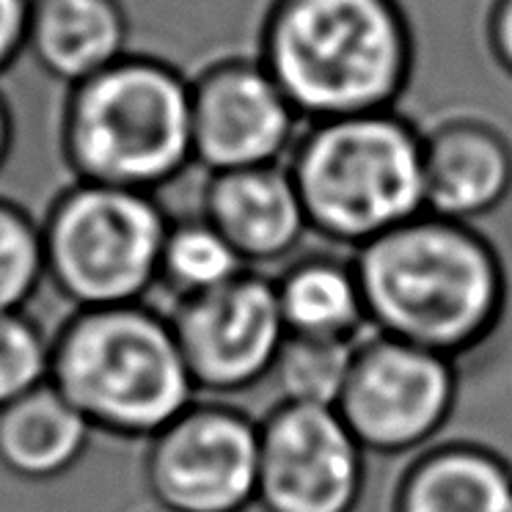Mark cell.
I'll return each mask as SVG.
<instances>
[{
	"instance_id": "obj_19",
	"label": "cell",
	"mask_w": 512,
	"mask_h": 512,
	"mask_svg": "<svg viewBox=\"0 0 512 512\" xmlns=\"http://www.w3.org/2000/svg\"><path fill=\"white\" fill-rule=\"evenodd\" d=\"M356 345L287 334L270 372V380L279 386L281 402L336 408L353 367Z\"/></svg>"
},
{
	"instance_id": "obj_4",
	"label": "cell",
	"mask_w": 512,
	"mask_h": 512,
	"mask_svg": "<svg viewBox=\"0 0 512 512\" xmlns=\"http://www.w3.org/2000/svg\"><path fill=\"white\" fill-rule=\"evenodd\" d=\"M69 177L157 190L193 163L190 78L155 56H127L69 86L61 119Z\"/></svg>"
},
{
	"instance_id": "obj_14",
	"label": "cell",
	"mask_w": 512,
	"mask_h": 512,
	"mask_svg": "<svg viewBox=\"0 0 512 512\" xmlns=\"http://www.w3.org/2000/svg\"><path fill=\"white\" fill-rule=\"evenodd\" d=\"M391 512H512V463L471 441L427 446L402 471Z\"/></svg>"
},
{
	"instance_id": "obj_12",
	"label": "cell",
	"mask_w": 512,
	"mask_h": 512,
	"mask_svg": "<svg viewBox=\"0 0 512 512\" xmlns=\"http://www.w3.org/2000/svg\"><path fill=\"white\" fill-rule=\"evenodd\" d=\"M427 212L474 223L512 193V141L479 113H446L422 130Z\"/></svg>"
},
{
	"instance_id": "obj_15",
	"label": "cell",
	"mask_w": 512,
	"mask_h": 512,
	"mask_svg": "<svg viewBox=\"0 0 512 512\" xmlns=\"http://www.w3.org/2000/svg\"><path fill=\"white\" fill-rule=\"evenodd\" d=\"M122 0H34L28 53L50 78L75 86L127 56Z\"/></svg>"
},
{
	"instance_id": "obj_21",
	"label": "cell",
	"mask_w": 512,
	"mask_h": 512,
	"mask_svg": "<svg viewBox=\"0 0 512 512\" xmlns=\"http://www.w3.org/2000/svg\"><path fill=\"white\" fill-rule=\"evenodd\" d=\"M56 342L45 334L31 314H0V408L50 380Z\"/></svg>"
},
{
	"instance_id": "obj_11",
	"label": "cell",
	"mask_w": 512,
	"mask_h": 512,
	"mask_svg": "<svg viewBox=\"0 0 512 512\" xmlns=\"http://www.w3.org/2000/svg\"><path fill=\"white\" fill-rule=\"evenodd\" d=\"M303 124L256 53L215 58L190 78L193 157L207 174L287 163Z\"/></svg>"
},
{
	"instance_id": "obj_20",
	"label": "cell",
	"mask_w": 512,
	"mask_h": 512,
	"mask_svg": "<svg viewBox=\"0 0 512 512\" xmlns=\"http://www.w3.org/2000/svg\"><path fill=\"white\" fill-rule=\"evenodd\" d=\"M47 276L45 234L34 207L0 188V314L25 309Z\"/></svg>"
},
{
	"instance_id": "obj_13",
	"label": "cell",
	"mask_w": 512,
	"mask_h": 512,
	"mask_svg": "<svg viewBox=\"0 0 512 512\" xmlns=\"http://www.w3.org/2000/svg\"><path fill=\"white\" fill-rule=\"evenodd\" d=\"M199 212L251 270L290 259L312 232L287 163L207 174Z\"/></svg>"
},
{
	"instance_id": "obj_10",
	"label": "cell",
	"mask_w": 512,
	"mask_h": 512,
	"mask_svg": "<svg viewBox=\"0 0 512 512\" xmlns=\"http://www.w3.org/2000/svg\"><path fill=\"white\" fill-rule=\"evenodd\" d=\"M367 449L336 408L279 402L259 422L256 507L265 512H356Z\"/></svg>"
},
{
	"instance_id": "obj_17",
	"label": "cell",
	"mask_w": 512,
	"mask_h": 512,
	"mask_svg": "<svg viewBox=\"0 0 512 512\" xmlns=\"http://www.w3.org/2000/svg\"><path fill=\"white\" fill-rule=\"evenodd\" d=\"M97 427L53 380L0 408V460L20 477H58L89 449Z\"/></svg>"
},
{
	"instance_id": "obj_6",
	"label": "cell",
	"mask_w": 512,
	"mask_h": 512,
	"mask_svg": "<svg viewBox=\"0 0 512 512\" xmlns=\"http://www.w3.org/2000/svg\"><path fill=\"white\" fill-rule=\"evenodd\" d=\"M171 215L157 193L72 179L42 223L47 276L80 309L144 303Z\"/></svg>"
},
{
	"instance_id": "obj_2",
	"label": "cell",
	"mask_w": 512,
	"mask_h": 512,
	"mask_svg": "<svg viewBox=\"0 0 512 512\" xmlns=\"http://www.w3.org/2000/svg\"><path fill=\"white\" fill-rule=\"evenodd\" d=\"M256 58L303 122L394 111L416 72L402 0H268Z\"/></svg>"
},
{
	"instance_id": "obj_3",
	"label": "cell",
	"mask_w": 512,
	"mask_h": 512,
	"mask_svg": "<svg viewBox=\"0 0 512 512\" xmlns=\"http://www.w3.org/2000/svg\"><path fill=\"white\" fill-rule=\"evenodd\" d=\"M309 229L361 248L427 212L422 127L394 111L303 124L287 157Z\"/></svg>"
},
{
	"instance_id": "obj_16",
	"label": "cell",
	"mask_w": 512,
	"mask_h": 512,
	"mask_svg": "<svg viewBox=\"0 0 512 512\" xmlns=\"http://www.w3.org/2000/svg\"><path fill=\"white\" fill-rule=\"evenodd\" d=\"M273 281L287 334L361 342L372 331L353 259L334 254L301 256Z\"/></svg>"
},
{
	"instance_id": "obj_9",
	"label": "cell",
	"mask_w": 512,
	"mask_h": 512,
	"mask_svg": "<svg viewBox=\"0 0 512 512\" xmlns=\"http://www.w3.org/2000/svg\"><path fill=\"white\" fill-rule=\"evenodd\" d=\"M163 314L199 397L229 400L259 386L287 339L276 281L262 270L248 268L218 290L168 303Z\"/></svg>"
},
{
	"instance_id": "obj_5",
	"label": "cell",
	"mask_w": 512,
	"mask_h": 512,
	"mask_svg": "<svg viewBox=\"0 0 512 512\" xmlns=\"http://www.w3.org/2000/svg\"><path fill=\"white\" fill-rule=\"evenodd\" d=\"M50 380L97 430L135 438L199 400L171 320L149 303L80 309L56 339Z\"/></svg>"
},
{
	"instance_id": "obj_8",
	"label": "cell",
	"mask_w": 512,
	"mask_h": 512,
	"mask_svg": "<svg viewBox=\"0 0 512 512\" xmlns=\"http://www.w3.org/2000/svg\"><path fill=\"white\" fill-rule=\"evenodd\" d=\"M146 477L163 512L256 507L259 422L218 397H199L149 444Z\"/></svg>"
},
{
	"instance_id": "obj_22",
	"label": "cell",
	"mask_w": 512,
	"mask_h": 512,
	"mask_svg": "<svg viewBox=\"0 0 512 512\" xmlns=\"http://www.w3.org/2000/svg\"><path fill=\"white\" fill-rule=\"evenodd\" d=\"M34 0H0V72L12 67L28 47Z\"/></svg>"
},
{
	"instance_id": "obj_18",
	"label": "cell",
	"mask_w": 512,
	"mask_h": 512,
	"mask_svg": "<svg viewBox=\"0 0 512 512\" xmlns=\"http://www.w3.org/2000/svg\"><path fill=\"white\" fill-rule=\"evenodd\" d=\"M245 270L248 265L229 240L201 212H196L185 218H171L160 259V279L152 292H163L168 303L185 301L193 295L218 290Z\"/></svg>"
},
{
	"instance_id": "obj_1",
	"label": "cell",
	"mask_w": 512,
	"mask_h": 512,
	"mask_svg": "<svg viewBox=\"0 0 512 512\" xmlns=\"http://www.w3.org/2000/svg\"><path fill=\"white\" fill-rule=\"evenodd\" d=\"M372 331L457 361L496 334L510 281L474 223L422 212L353 256Z\"/></svg>"
},
{
	"instance_id": "obj_23",
	"label": "cell",
	"mask_w": 512,
	"mask_h": 512,
	"mask_svg": "<svg viewBox=\"0 0 512 512\" xmlns=\"http://www.w3.org/2000/svg\"><path fill=\"white\" fill-rule=\"evenodd\" d=\"M482 36L493 64L512 80V0H488Z\"/></svg>"
},
{
	"instance_id": "obj_24",
	"label": "cell",
	"mask_w": 512,
	"mask_h": 512,
	"mask_svg": "<svg viewBox=\"0 0 512 512\" xmlns=\"http://www.w3.org/2000/svg\"><path fill=\"white\" fill-rule=\"evenodd\" d=\"M12 146H14V119H12V108L6 97L0 94V171L6 168L9 157H12Z\"/></svg>"
},
{
	"instance_id": "obj_7",
	"label": "cell",
	"mask_w": 512,
	"mask_h": 512,
	"mask_svg": "<svg viewBox=\"0 0 512 512\" xmlns=\"http://www.w3.org/2000/svg\"><path fill=\"white\" fill-rule=\"evenodd\" d=\"M457 391L452 358L372 331L356 345L336 413L367 455H408L444 430Z\"/></svg>"
}]
</instances>
